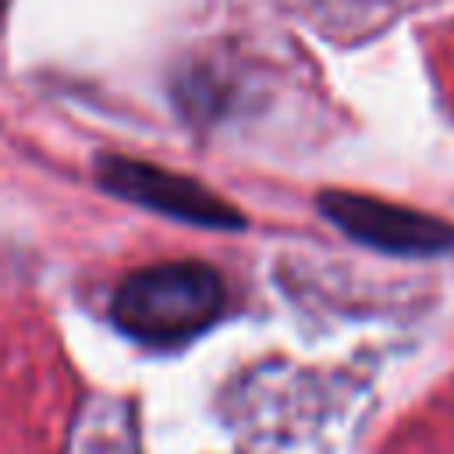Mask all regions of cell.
Segmentation results:
<instances>
[{
	"instance_id": "1",
	"label": "cell",
	"mask_w": 454,
	"mask_h": 454,
	"mask_svg": "<svg viewBox=\"0 0 454 454\" xmlns=\"http://www.w3.org/2000/svg\"><path fill=\"white\" fill-rule=\"evenodd\" d=\"M227 291L213 266L184 259L131 273L114 294V323L142 344H181L223 312Z\"/></svg>"
},
{
	"instance_id": "2",
	"label": "cell",
	"mask_w": 454,
	"mask_h": 454,
	"mask_svg": "<svg viewBox=\"0 0 454 454\" xmlns=\"http://www.w3.org/2000/svg\"><path fill=\"white\" fill-rule=\"evenodd\" d=\"M96 177L110 195H117L124 202H135L142 209H153L160 216L195 223V227H206V231H241L245 227V213L234 209L227 199H220L216 192H209L195 177L174 174V170L145 163V160L99 156L96 160Z\"/></svg>"
},
{
	"instance_id": "3",
	"label": "cell",
	"mask_w": 454,
	"mask_h": 454,
	"mask_svg": "<svg viewBox=\"0 0 454 454\" xmlns=\"http://www.w3.org/2000/svg\"><path fill=\"white\" fill-rule=\"evenodd\" d=\"M319 213L351 241L369 245L390 255H450L454 252V223L429 216L422 209H408L397 202H383L358 192H323Z\"/></svg>"
},
{
	"instance_id": "4",
	"label": "cell",
	"mask_w": 454,
	"mask_h": 454,
	"mask_svg": "<svg viewBox=\"0 0 454 454\" xmlns=\"http://www.w3.org/2000/svg\"><path fill=\"white\" fill-rule=\"evenodd\" d=\"M0 7H4V0H0Z\"/></svg>"
}]
</instances>
